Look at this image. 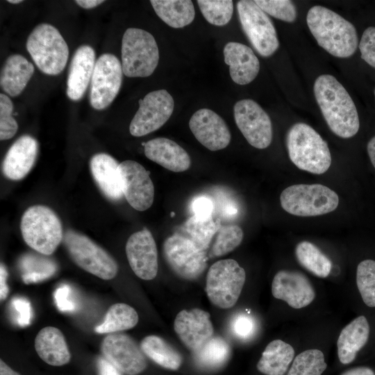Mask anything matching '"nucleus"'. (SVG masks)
I'll use <instances>...</instances> for the list:
<instances>
[{"label":"nucleus","mask_w":375,"mask_h":375,"mask_svg":"<svg viewBox=\"0 0 375 375\" xmlns=\"http://www.w3.org/2000/svg\"><path fill=\"white\" fill-rule=\"evenodd\" d=\"M140 348L146 356L163 368L176 370L182 364L181 354L160 336L145 337L141 341Z\"/></svg>","instance_id":"nucleus-31"},{"label":"nucleus","mask_w":375,"mask_h":375,"mask_svg":"<svg viewBox=\"0 0 375 375\" xmlns=\"http://www.w3.org/2000/svg\"><path fill=\"white\" fill-rule=\"evenodd\" d=\"M34 72V66L19 54L10 55L1 71V89L9 96L15 97L24 90Z\"/></svg>","instance_id":"nucleus-28"},{"label":"nucleus","mask_w":375,"mask_h":375,"mask_svg":"<svg viewBox=\"0 0 375 375\" xmlns=\"http://www.w3.org/2000/svg\"><path fill=\"white\" fill-rule=\"evenodd\" d=\"M233 113L238 128L252 147L262 149L270 145L272 122L258 103L249 99L240 100L234 105Z\"/></svg>","instance_id":"nucleus-14"},{"label":"nucleus","mask_w":375,"mask_h":375,"mask_svg":"<svg viewBox=\"0 0 375 375\" xmlns=\"http://www.w3.org/2000/svg\"><path fill=\"white\" fill-rule=\"evenodd\" d=\"M356 283L360 298L369 308H375V260L365 259L356 269Z\"/></svg>","instance_id":"nucleus-37"},{"label":"nucleus","mask_w":375,"mask_h":375,"mask_svg":"<svg viewBox=\"0 0 375 375\" xmlns=\"http://www.w3.org/2000/svg\"><path fill=\"white\" fill-rule=\"evenodd\" d=\"M295 255L299 264L315 276L326 278L329 275L332 267L331 260L312 242L298 243Z\"/></svg>","instance_id":"nucleus-33"},{"label":"nucleus","mask_w":375,"mask_h":375,"mask_svg":"<svg viewBox=\"0 0 375 375\" xmlns=\"http://www.w3.org/2000/svg\"><path fill=\"white\" fill-rule=\"evenodd\" d=\"M219 227V221H214L212 217L201 218L193 215L185 222L183 230L187 233L186 238L198 249L206 251Z\"/></svg>","instance_id":"nucleus-35"},{"label":"nucleus","mask_w":375,"mask_h":375,"mask_svg":"<svg viewBox=\"0 0 375 375\" xmlns=\"http://www.w3.org/2000/svg\"><path fill=\"white\" fill-rule=\"evenodd\" d=\"M11 308L14 312L15 321L21 327L31 324L33 311L30 301L24 297H15L11 301Z\"/></svg>","instance_id":"nucleus-45"},{"label":"nucleus","mask_w":375,"mask_h":375,"mask_svg":"<svg viewBox=\"0 0 375 375\" xmlns=\"http://www.w3.org/2000/svg\"><path fill=\"white\" fill-rule=\"evenodd\" d=\"M8 2L10 3L17 4V3H19L22 2V1H21V0H8Z\"/></svg>","instance_id":"nucleus-54"},{"label":"nucleus","mask_w":375,"mask_h":375,"mask_svg":"<svg viewBox=\"0 0 375 375\" xmlns=\"http://www.w3.org/2000/svg\"><path fill=\"white\" fill-rule=\"evenodd\" d=\"M8 272L5 266L1 263L0 267V299L3 301L9 293V288L7 284Z\"/></svg>","instance_id":"nucleus-49"},{"label":"nucleus","mask_w":375,"mask_h":375,"mask_svg":"<svg viewBox=\"0 0 375 375\" xmlns=\"http://www.w3.org/2000/svg\"><path fill=\"white\" fill-rule=\"evenodd\" d=\"M367 149L370 161L375 168V136L369 141Z\"/></svg>","instance_id":"nucleus-52"},{"label":"nucleus","mask_w":375,"mask_h":375,"mask_svg":"<svg viewBox=\"0 0 375 375\" xmlns=\"http://www.w3.org/2000/svg\"><path fill=\"white\" fill-rule=\"evenodd\" d=\"M243 231L237 225L220 226L212 245L208 258L223 256L236 249L242 242Z\"/></svg>","instance_id":"nucleus-39"},{"label":"nucleus","mask_w":375,"mask_h":375,"mask_svg":"<svg viewBox=\"0 0 375 375\" xmlns=\"http://www.w3.org/2000/svg\"><path fill=\"white\" fill-rule=\"evenodd\" d=\"M157 15L172 28H183L194 18L195 10L190 0H151Z\"/></svg>","instance_id":"nucleus-30"},{"label":"nucleus","mask_w":375,"mask_h":375,"mask_svg":"<svg viewBox=\"0 0 375 375\" xmlns=\"http://www.w3.org/2000/svg\"><path fill=\"white\" fill-rule=\"evenodd\" d=\"M139 105L129 126L131 134L135 137L144 136L162 126L173 112L174 101L167 90H159L140 99Z\"/></svg>","instance_id":"nucleus-13"},{"label":"nucleus","mask_w":375,"mask_h":375,"mask_svg":"<svg viewBox=\"0 0 375 375\" xmlns=\"http://www.w3.org/2000/svg\"><path fill=\"white\" fill-rule=\"evenodd\" d=\"M138 322V315L131 306L117 303L108 310L103 322L95 327L97 333H113L133 328Z\"/></svg>","instance_id":"nucleus-32"},{"label":"nucleus","mask_w":375,"mask_h":375,"mask_svg":"<svg viewBox=\"0 0 375 375\" xmlns=\"http://www.w3.org/2000/svg\"><path fill=\"white\" fill-rule=\"evenodd\" d=\"M119 169L123 194L135 210L149 209L154 198V186L149 172L140 163L131 160L122 162Z\"/></svg>","instance_id":"nucleus-16"},{"label":"nucleus","mask_w":375,"mask_h":375,"mask_svg":"<svg viewBox=\"0 0 375 375\" xmlns=\"http://www.w3.org/2000/svg\"><path fill=\"white\" fill-rule=\"evenodd\" d=\"M22 277L26 284L35 283L51 277L57 271V265L51 259L35 255L26 254L19 261Z\"/></svg>","instance_id":"nucleus-36"},{"label":"nucleus","mask_w":375,"mask_h":375,"mask_svg":"<svg viewBox=\"0 0 375 375\" xmlns=\"http://www.w3.org/2000/svg\"><path fill=\"white\" fill-rule=\"evenodd\" d=\"M126 253L130 267L138 277L149 281L157 276V247L149 230H141L129 237L126 244Z\"/></svg>","instance_id":"nucleus-17"},{"label":"nucleus","mask_w":375,"mask_h":375,"mask_svg":"<svg viewBox=\"0 0 375 375\" xmlns=\"http://www.w3.org/2000/svg\"><path fill=\"white\" fill-rule=\"evenodd\" d=\"M374 94H375V90H374Z\"/></svg>","instance_id":"nucleus-55"},{"label":"nucleus","mask_w":375,"mask_h":375,"mask_svg":"<svg viewBox=\"0 0 375 375\" xmlns=\"http://www.w3.org/2000/svg\"><path fill=\"white\" fill-rule=\"evenodd\" d=\"M38 151L37 140L29 135L17 138L8 150L2 164L6 177L17 181L23 178L33 166Z\"/></svg>","instance_id":"nucleus-22"},{"label":"nucleus","mask_w":375,"mask_h":375,"mask_svg":"<svg viewBox=\"0 0 375 375\" xmlns=\"http://www.w3.org/2000/svg\"><path fill=\"white\" fill-rule=\"evenodd\" d=\"M143 145L144 154L148 159L169 171L182 172L191 165V158L188 152L172 140L156 138Z\"/></svg>","instance_id":"nucleus-25"},{"label":"nucleus","mask_w":375,"mask_h":375,"mask_svg":"<svg viewBox=\"0 0 375 375\" xmlns=\"http://www.w3.org/2000/svg\"><path fill=\"white\" fill-rule=\"evenodd\" d=\"M237 10L242 28L256 51L263 57L274 54L279 42L267 15L254 1H239Z\"/></svg>","instance_id":"nucleus-10"},{"label":"nucleus","mask_w":375,"mask_h":375,"mask_svg":"<svg viewBox=\"0 0 375 375\" xmlns=\"http://www.w3.org/2000/svg\"><path fill=\"white\" fill-rule=\"evenodd\" d=\"M63 242L71 258L83 270L103 280L116 276L115 259L88 237L70 230L65 233Z\"/></svg>","instance_id":"nucleus-9"},{"label":"nucleus","mask_w":375,"mask_h":375,"mask_svg":"<svg viewBox=\"0 0 375 375\" xmlns=\"http://www.w3.org/2000/svg\"><path fill=\"white\" fill-rule=\"evenodd\" d=\"M197 3L204 18L211 24L224 26L231 20L233 3L231 0H198Z\"/></svg>","instance_id":"nucleus-40"},{"label":"nucleus","mask_w":375,"mask_h":375,"mask_svg":"<svg viewBox=\"0 0 375 375\" xmlns=\"http://www.w3.org/2000/svg\"><path fill=\"white\" fill-rule=\"evenodd\" d=\"M372 333V323L364 315L357 317L345 326L337 342L340 361L344 365L352 362L358 353L369 344Z\"/></svg>","instance_id":"nucleus-21"},{"label":"nucleus","mask_w":375,"mask_h":375,"mask_svg":"<svg viewBox=\"0 0 375 375\" xmlns=\"http://www.w3.org/2000/svg\"><path fill=\"white\" fill-rule=\"evenodd\" d=\"M314 93L323 117L334 134L349 138L358 133L360 121L355 103L334 76H318L314 83Z\"/></svg>","instance_id":"nucleus-1"},{"label":"nucleus","mask_w":375,"mask_h":375,"mask_svg":"<svg viewBox=\"0 0 375 375\" xmlns=\"http://www.w3.org/2000/svg\"><path fill=\"white\" fill-rule=\"evenodd\" d=\"M280 201L283 209L291 215L312 217L335 210L339 197L336 192L322 184H297L283 190Z\"/></svg>","instance_id":"nucleus-6"},{"label":"nucleus","mask_w":375,"mask_h":375,"mask_svg":"<svg viewBox=\"0 0 375 375\" xmlns=\"http://www.w3.org/2000/svg\"><path fill=\"white\" fill-rule=\"evenodd\" d=\"M189 126L196 139L210 151L223 149L231 142V135L226 122L212 110L201 108L196 111L190 119Z\"/></svg>","instance_id":"nucleus-19"},{"label":"nucleus","mask_w":375,"mask_h":375,"mask_svg":"<svg viewBox=\"0 0 375 375\" xmlns=\"http://www.w3.org/2000/svg\"><path fill=\"white\" fill-rule=\"evenodd\" d=\"M192 209L194 215L201 218H208L212 217L213 203L208 197H198L192 201Z\"/></svg>","instance_id":"nucleus-47"},{"label":"nucleus","mask_w":375,"mask_h":375,"mask_svg":"<svg viewBox=\"0 0 375 375\" xmlns=\"http://www.w3.org/2000/svg\"><path fill=\"white\" fill-rule=\"evenodd\" d=\"M95 62V52L92 47L83 44L74 52L67 82V94L71 100L78 101L84 95L91 81Z\"/></svg>","instance_id":"nucleus-24"},{"label":"nucleus","mask_w":375,"mask_h":375,"mask_svg":"<svg viewBox=\"0 0 375 375\" xmlns=\"http://www.w3.org/2000/svg\"><path fill=\"white\" fill-rule=\"evenodd\" d=\"M122 67L112 53H103L97 60L91 78L90 102L96 110L111 104L119 93L122 81Z\"/></svg>","instance_id":"nucleus-12"},{"label":"nucleus","mask_w":375,"mask_h":375,"mask_svg":"<svg viewBox=\"0 0 375 375\" xmlns=\"http://www.w3.org/2000/svg\"><path fill=\"white\" fill-rule=\"evenodd\" d=\"M26 46L36 66L44 74L58 75L65 67L68 46L53 25H38L29 35Z\"/></svg>","instance_id":"nucleus-5"},{"label":"nucleus","mask_w":375,"mask_h":375,"mask_svg":"<svg viewBox=\"0 0 375 375\" xmlns=\"http://www.w3.org/2000/svg\"><path fill=\"white\" fill-rule=\"evenodd\" d=\"M35 349L40 358L52 366H62L71 359L62 333L53 326L42 328L35 338Z\"/></svg>","instance_id":"nucleus-27"},{"label":"nucleus","mask_w":375,"mask_h":375,"mask_svg":"<svg viewBox=\"0 0 375 375\" xmlns=\"http://www.w3.org/2000/svg\"><path fill=\"white\" fill-rule=\"evenodd\" d=\"M244 269L233 259L220 260L212 264L206 276V292L210 302L227 309L238 301L245 283Z\"/></svg>","instance_id":"nucleus-8"},{"label":"nucleus","mask_w":375,"mask_h":375,"mask_svg":"<svg viewBox=\"0 0 375 375\" xmlns=\"http://www.w3.org/2000/svg\"><path fill=\"white\" fill-rule=\"evenodd\" d=\"M254 2L265 12L280 20L293 22L297 17V10L288 0H256Z\"/></svg>","instance_id":"nucleus-41"},{"label":"nucleus","mask_w":375,"mask_h":375,"mask_svg":"<svg viewBox=\"0 0 375 375\" xmlns=\"http://www.w3.org/2000/svg\"><path fill=\"white\" fill-rule=\"evenodd\" d=\"M104 1H102V0H76L75 1V3L76 4H78L79 6L85 9L93 8L101 4Z\"/></svg>","instance_id":"nucleus-51"},{"label":"nucleus","mask_w":375,"mask_h":375,"mask_svg":"<svg viewBox=\"0 0 375 375\" xmlns=\"http://www.w3.org/2000/svg\"><path fill=\"white\" fill-rule=\"evenodd\" d=\"M224 62L229 66L232 80L239 85H247L257 76L260 62L253 50L236 42H228L224 48Z\"/></svg>","instance_id":"nucleus-23"},{"label":"nucleus","mask_w":375,"mask_h":375,"mask_svg":"<svg viewBox=\"0 0 375 375\" xmlns=\"http://www.w3.org/2000/svg\"><path fill=\"white\" fill-rule=\"evenodd\" d=\"M341 375H375V372L368 367H357L344 372Z\"/></svg>","instance_id":"nucleus-50"},{"label":"nucleus","mask_w":375,"mask_h":375,"mask_svg":"<svg viewBox=\"0 0 375 375\" xmlns=\"http://www.w3.org/2000/svg\"><path fill=\"white\" fill-rule=\"evenodd\" d=\"M193 353L194 360L199 367L216 369L224 366L228 360L231 347L224 338L213 336Z\"/></svg>","instance_id":"nucleus-34"},{"label":"nucleus","mask_w":375,"mask_h":375,"mask_svg":"<svg viewBox=\"0 0 375 375\" xmlns=\"http://www.w3.org/2000/svg\"><path fill=\"white\" fill-rule=\"evenodd\" d=\"M97 365L99 375H122V373L103 356L98 358Z\"/></svg>","instance_id":"nucleus-48"},{"label":"nucleus","mask_w":375,"mask_h":375,"mask_svg":"<svg viewBox=\"0 0 375 375\" xmlns=\"http://www.w3.org/2000/svg\"><path fill=\"white\" fill-rule=\"evenodd\" d=\"M92 175L104 195L118 201L123 197L119 164L111 156L99 153L94 155L90 162Z\"/></svg>","instance_id":"nucleus-26"},{"label":"nucleus","mask_w":375,"mask_h":375,"mask_svg":"<svg viewBox=\"0 0 375 375\" xmlns=\"http://www.w3.org/2000/svg\"><path fill=\"white\" fill-rule=\"evenodd\" d=\"M174 328L185 346L193 353L213 337V326L210 314L201 309L180 311L174 322Z\"/></svg>","instance_id":"nucleus-18"},{"label":"nucleus","mask_w":375,"mask_h":375,"mask_svg":"<svg viewBox=\"0 0 375 375\" xmlns=\"http://www.w3.org/2000/svg\"><path fill=\"white\" fill-rule=\"evenodd\" d=\"M121 51L122 70L127 77L149 76L158 64L159 51L156 40L143 29H126Z\"/></svg>","instance_id":"nucleus-7"},{"label":"nucleus","mask_w":375,"mask_h":375,"mask_svg":"<svg viewBox=\"0 0 375 375\" xmlns=\"http://www.w3.org/2000/svg\"><path fill=\"white\" fill-rule=\"evenodd\" d=\"M294 356L293 347L281 340L269 342L257 364L258 370L265 375H285Z\"/></svg>","instance_id":"nucleus-29"},{"label":"nucleus","mask_w":375,"mask_h":375,"mask_svg":"<svg viewBox=\"0 0 375 375\" xmlns=\"http://www.w3.org/2000/svg\"><path fill=\"white\" fill-rule=\"evenodd\" d=\"M272 293L274 297L285 301L295 309L308 306L315 297L308 278L301 272L290 270H281L275 274Z\"/></svg>","instance_id":"nucleus-20"},{"label":"nucleus","mask_w":375,"mask_h":375,"mask_svg":"<svg viewBox=\"0 0 375 375\" xmlns=\"http://www.w3.org/2000/svg\"><path fill=\"white\" fill-rule=\"evenodd\" d=\"M359 49L361 58L375 68V27L370 26L363 32Z\"/></svg>","instance_id":"nucleus-46"},{"label":"nucleus","mask_w":375,"mask_h":375,"mask_svg":"<svg viewBox=\"0 0 375 375\" xmlns=\"http://www.w3.org/2000/svg\"><path fill=\"white\" fill-rule=\"evenodd\" d=\"M101 349L103 357L122 374L138 375L147 368V360L140 347L126 334H108L101 342Z\"/></svg>","instance_id":"nucleus-15"},{"label":"nucleus","mask_w":375,"mask_h":375,"mask_svg":"<svg viewBox=\"0 0 375 375\" xmlns=\"http://www.w3.org/2000/svg\"><path fill=\"white\" fill-rule=\"evenodd\" d=\"M306 22L318 44L333 56L348 58L356 51L358 39L354 26L334 11L313 6Z\"/></svg>","instance_id":"nucleus-2"},{"label":"nucleus","mask_w":375,"mask_h":375,"mask_svg":"<svg viewBox=\"0 0 375 375\" xmlns=\"http://www.w3.org/2000/svg\"><path fill=\"white\" fill-rule=\"evenodd\" d=\"M20 229L24 242L37 252L52 254L63 239L61 222L49 207L35 205L24 213Z\"/></svg>","instance_id":"nucleus-4"},{"label":"nucleus","mask_w":375,"mask_h":375,"mask_svg":"<svg viewBox=\"0 0 375 375\" xmlns=\"http://www.w3.org/2000/svg\"><path fill=\"white\" fill-rule=\"evenodd\" d=\"M286 145L291 161L301 170L322 174L331 165V155L326 142L305 123H297L290 127Z\"/></svg>","instance_id":"nucleus-3"},{"label":"nucleus","mask_w":375,"mask_h":375,"mask_svg":"<svg viewBox=\"0 0 375 375\" xmlns=\"http://www.w3.org/2000/svg\"><path fill=\"white\" fill-rule=\"evenodd\" d=\"M0 375H20L17 372L12 370L2 360H0Z\"/></svg>","instance_id":"nucleus-53"},{"label":"nucleus","mask_w":375,"mask_h":375,"mask_svg":"<svg viewBox=\"0 0 375 375\" xmlns=\"http://www.w3.org/2000/svg\"><path fill=\"white\" fill-rule=\"evenodd\" d=\"M163 255L170 269L180 278L189 281L203 274L208 259L206 251H200L188 238L178 233L165 240Z\"/></svg>","instance_id":"nucleus-11"},{"label":"nucleus","mask_w":375,"mask_h":375,"mask_svg":"<svg viewBox=\"0 0 375 375\" xmlns=\"http://www.w3.org/2000/svg\"><path fill=\"white\" fill-rule=\"evenodd\" d=\"M232 333L238 339L249 340L255 334L256 322L254 318L246 313H238L231 322Z\"/></svg>","instance_id":"nucleus-43"},{"label":"nucleus","mask_w":375,"mask_h":375,"mask_svg":"<svg viewBox=\"0 0 375 375\" xmlns=\"http://www.w3.org/2000/svg\"><path fill=\"white\" fill-rule=\"evenodd\" d=\"M326 367L323 353L308 349L295 357L287 375H322Z\"/></svg>","instance_id":"nucleus-38"},{"label":"nucleus","mask_w":375,"mask_h":375,"mask_svg":"<svg viewBox=\"0 0 375 375\" xmlns=\"http://www.w3.org/2000/svg\"><path fill=\"white\" fill-rule=\"evenodd\" d=\"M53 298L57 308L61 312H74L78 308L73 290L67 284L58 287L53 293Z\"/></svg>","instance_id":"nucleus-44"},{"label":"nucleus","mask_w":375,"mask_h":375,"mask_svg":"<svg viewBox=\"0 0 375 375\" xmlns=\"http://www.w3.org/2000/svg\"><path fill=\"white\" fill-rule=\"evenodd\" d=\"M13 104L8 96L0 94V140L12 138L17 131L18 124L12 117Z\"/></svg>","instance_id":"nucleus-42"}]
</instances>
